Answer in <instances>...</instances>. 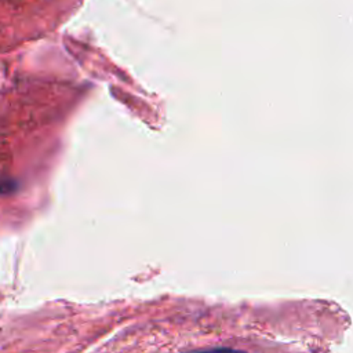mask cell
<instances>
[{
  "label": "cell",
  "instance_id": "1",
  "mask_svg": "<svg viewBox=\"0 0 353 353\" xmlns=\"http://www.w3.org/2000/svg\"><path fill=\"white\" fill-rule=\"evenodd\" d=\"M194 353H244V352L226 349V347H216V349H210V350H199V352H194Z\"/></svg>",
  "mask_w": 353,
  "mask_h": 353
}]
</instances>
